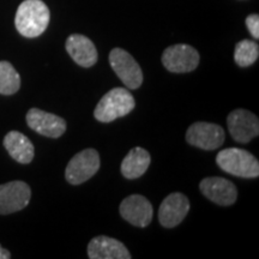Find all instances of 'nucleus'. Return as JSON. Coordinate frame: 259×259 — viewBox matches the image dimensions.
Listing matches in <instances>:
<instances>
[{
  "instance_id": "1",
  "label": "nucleus",
  "mask_w": 259,
  "mask_h": 259,
  "mask_svg": "<svg viewBox=\"0 0 259 259\" xmlns=\"http://www.w3.org/2000/svg\"><path fill=\"white\" fill-rule=\"evenodd\" d=\"M51 12L41 0H24L16 12L15 25L24 37H37L44 34L50 24Z\"/></svg>"
},
{
  "instance_id": "2",
  "label": "nucleus",
  "mask_w": 259,
  "mask_h": 259,
  "mask_svg": "<svg viewBox=\"0 0 259 259\" xmlns=\"http://www.w3.org/2000/svg\"><path fill=\"white\" fill-rule=\"evenodd\" d=\"M135 107V97L128 89L114 88L100 100L94 111V116L101 122H111L130 114Z\"/></svg>"
},
{
  "instance_id": "3",
  "label": "nucleus",
  "mask_w": 259,
  "mask_h": 259,
  "mask_svg": "<svg viewBox=\"0 0 259 259\" xmlns=\"http://www.w3.org/2000/svg\"><path fill=\"white\" fill-rule=\"evenodd\" d=\"M216 163L222 170L240 178H257L259 162L253 155L244 149L228 148L221 150L216 156Z\"/></svg>"
},
{
  "instance_id": "4",
  "label": "nucleus",
  "mask_w": 259,
  "mask_h": 259,
  "mask_svg": "<svg viewBox=\"0 0 259 259\" xmlns=\"http://www.w3.org/2000/svg\"><path fill=\"white\" fill-rule=\"evenodd\" d=\"M109 64L116 76L120 78L126 88L138 89L143 83V72L141 66L131 54L122 48H114L109 53Z\"/></svg>"
},
{
  "instance_id": "5",
  "label": "nucleus",
  "mask_w": 259,
  "mask_h": 259,
  "mask_svg": "<svg viewBox=\"0 0 259 259\" xmlns=\"http://www.w3.org/2000/svg\"><path fill=\"white\" fill-rule=\"evenodd\" d=\"M100 169V155L95 149H85L71 158L65 178L71 185H79L95 176Z\"/></svg>"
},
{
  "instance_id": "6",
  "label": "nucleus",
  "mask_w": 259,
  "mask_h": 259,
  "mask_svg": "<svg viewBox=\"0 0 259 259\" xmlns=\"http://www.w3.org/2000/svg\"><path fill=\"white\" fill-rule=\"evenodd\" d=\"M162 64L169 72H191L199 65V53L190 45H174L164 50Z\"/></svg>"
},
{
  "instance_id": "7",
  "label": "nucleus",
  "mask_w": 259,
  "mask_h": 259,
  "mask_svg": "<svg viewBox=\"0 0 259 259\" xmlns=\"http://www.w3.org/2000/svg\"><path fill=\"white\" fill-rule=\"evenodd\" d=\"M225 130L218 124L194 122L186 132L187 143L204 150H215L225 143Z\"/></svg>"
},
{
  "instance_id": "8",
  "label": "nucleus",
  "mask_w": 259,
  "mask_h": 259,
  "mask_svg": "<svg viewBox=\"0 0 259 259\" xmlns=\"http://www.w3.org/2000/svg\"><path fill=\"white\" fill-rule=\"evenodd\" d=\"M229 134L238 143H248L259 135L258 116L247 109H235L227 118Z\"/></svg>"
},
{
  "instance_id": "9",
  "label": "nucleus",
  "mask_w": 259,
  "mask_h": 259,
  "mask_svg": "<svg viewBox=\"0 0 259 259\" xmlns=\"http://www.w3.org/2000/svg\"><path fill=\"white\" fill-rule=\"evenodd\" d=\"M31 190L24 181H11L0 185V215L17 212L28 205Z\"/></svg>"
},
{
  "instance_id": "10",
  "label": "nucleus",
  "mask_w": 259,
  "mask_h": 259,
  "mask_svg": "<svg viewBox=\"0 0 259 259\" xmlns=\"http://www.w3.org/2000/svg\"><path fill=\"white\" fill-rule=\"evenodd\" d=\"M121 218L136 227L149 226L153 220V205L144 196L132 194L126 197L119 206Z\"/></svg>"
},
{
  "instance_id": "11",
  "label": "nucleus",
  "mask_w": 259,
  "mask_h": 259,
  "mask_svg": "<svg viewBox=\"0 0 259 259\" xmlns=\"http://www.w3.org/2000/svg\"><path fill=\"white\" fill-rule=\"evenodd\" d=\"M199 189L209 200L222 206L232 205L238 199V191L235 185L225 178H205L200 181Z\"/></svg>"
},
{
  "instance_id": "12",
  "label": "nucleus",
  "mask_w": 259,
  "mask_h": 259,
  "mask_svg": "<svg viewBox=\"0 0 259 259\" xmlns=\"http://www.w3.org/2000/svg\"><path fill=\"white\" fill-rule=\"evenodd\" d=\"M27 124L35 132L50 138H59L66 131V121L63 118L38 108L29 109Z\"/></svg>"
},
{
  "instance_id": "13",
  "label": "nucleus",
  "mask_w": 259,
  "mask_h": 259,
  "mask_svg": "<svg viewBox=\"0 0 259 259\" xmlns=\"http://www.w3.org/2000/svg\"><path fill=\"white\" fill-rule=\"evenodd\" d=\"M190 211V200L185 194L176 192L166 197L158 210V221L164 228H174Z\"/></svg>"
},
{
  "instance_id": "14",
  "label": "nucleus",
  "mask_w": 259,
  "mask_h": 259,
  "mask_svg": "<svg viewBox=\"0 0 259 259\" xmlns=\"http://www.w3.org/2000/svg\"><path fill=\"white\" fill-rule=\"evenodd\" d=\"M65 47L74 63L82 67H92L99 59V53H97L95 45L84 35H71L67 37Z\"/></svg>"
},
{
  "instance_id": "15",
  "label": "nucleus",
  "mask_w": 259,
  "mask_h": 259,
  "mask_svg": "<svg viewBox=\"0 0 259 259\" xmlns=\"http://www.w3.org/2000/svg\"><path fill=\"white\" fill-rule=\"evenodd\" d=\"M90 259H130L131 254L126 246L116 239L99 235L90 240L88 245Z\"/></svg>"
},
{
  "instance_id": "16",
  "label": "nucleus",
  "mask_w": 259,
  "mask_h": 259,
  "mask_svg": "<svg viewBox=\"0 0 259 259\" xmlns=\"http://www.w3.org/2000/svg\"><path fill=\"white\" fill-rule=\"evenodd\" d=\"M4 147L10 156L22 164L30 163L34 158L35 149L31 141L18 131H10L5 136Z\"/></svg>"
},
{
  "instance_id": "17",
  "label": "nucleus",
  "mask_w": 259,
  "mask_h": 259,
  "mask_svg": "<svg viewBox=\"0 0 259 259\" xmlns=\"http://www.w3.org/2000/svg\"><path fill=\"white\" fill-rule=\"evenodd\" d=\"M150 162V154L145 149L139 147L131 149L121 162V174L126 179H137L148 170Z\"/></svg>"
},
{
  "instance_id": "18",
  "label": "nucleus",
  "mask_w": 259,
  "mask_h": 259,
  "mask_svg": "<svg viewBox=\"0 0 259 259\" xmlns=\"http://www.w3.org/2000/svg\"><path fill=\"white\" fill-rule=\"evenodd\" d=\"M21 88V77L9 61H0V94L12 95Z\"/></svg>"
},
{
  "instance_id": "19",
  "label": "nucleus",
  "mask_w": 259,
  "mask_h": 259,
  "mask_svg": "<svg viewBox=\"0 0 259 259\" xmlns=\"http://www.w3.org/2000/svg\"><path fill=\"white\" fill-rule=\"evenodd\" d=\"M259 57V46L254 41L242 40L238 42L234 51V60L240 67L251 66Z\"/></svg>"
},
{
  "instance_id": "20",
  "label": "nucleus",
  "mask_w": 259,
  "mask_h": 259,
  "mask_svg": "<svg viewBox=\"0 0 259 259\" xmlns=\"http://www.w3.org/2000/svg\"><path fill=\"white\" fill-rule=\"evenodd\" d=\"M246 25H247L248 30H250L251 35L255 40L259 38V16L258 15H250L246 18Z\"/></svg>"
},
{
  "instance_id": "21",
  "label": "nucleus",
  "mask_w": 259,
  "mask_h": 259,
  "mask_svg": "<svg viewBox=\"0 0 259 259\" xmlns=\"http://www.w3.org/2000/svg\"><path fill=\"white\" fill-rule=\"evenodd\" d=\"M10 258H11V253L0 245V259H10Z\"/></svg>"
}]
</instances>
